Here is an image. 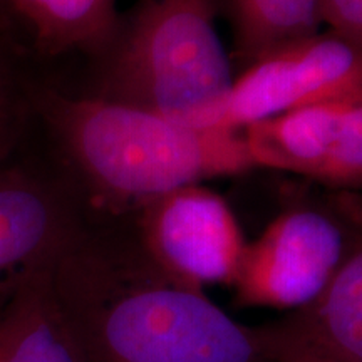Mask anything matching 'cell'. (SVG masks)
Wrapping results in <instances>:
<instances>
[{"instance_id": "16", "label": "cell", "mask_w": 362, "mask_h": 362, "mask_svg": "<svg viewBox=\"0 0 362 362\" xmlns=\"http://www.w3.org/2000/svg\"><path fill=\"white\" fill-rule=\"evenodd\" d=\"M7 12V7H6V0H0V17L4 16V13Z\"/></svg>"}, {"instance_id": "12", "label": "cell", "mask_w": 362, "mask_h": 362, "mask_svg": "<svg viewBox=\"0 0 362 362\" xmlns=\"http://www.w3.org/2000/svg\"><path fill=\"white\" fill-rule=\"evenodd\" d=\"M243 71L280 45L319 33V0H221Z\"/></svg>"}, {"instance_id": "1", "label": "cell", "mask_w": 362, "mask_h": 362, "mask_svg": "<svg viewBox=\"0 0 362 362\" xmlns=\"http://www.w3.org/2000/svg\"><path fill=\"white\" fill-rule=\"evenodd\" d=\"M52 285L90 362H296L275 322L240 324L168 277L133 226L86 223Z\"/></svg>"}, {"instance_id": "11", "label": "cell", "mask_w": 362, "mask_h": 362, "mask_svg": "<svg viewBox=\"0 0 362 362\" xmlns=\"http://www.w3.org/2000/svg\"><path fill=\"white\" fill-rule=\"evenodd\" d=\"M117 0H6L45 56L83 52L96 57L115 35Z\"/></svg>"}, {"instance_id": "8", "label": "cell", "mask_w": 362, "mask_h": 362, "mask_svg": "<svg viewBox=\"0 0 362 362\" xmlns=\"http://www.w3.org/2000/svg\"><path fill=\"white\" fill-rule=\"evenodd\" d=\"M275 325L296 362H362V242L314 304Z\"/></svg>"}, {"instance_id": "4", "label": "cell", "mask_w": 362, "mask_h": 362, "mask_svg": "<svg viewBox=\"0 0 362 362\" xmlns=\"http://www.w3.org/2000/svg\"><path fill=\"white\" fill-rule=\"evenodd\" d=\"M362 242V197L284 210L247 242L232 287L242 307L298 310L314 304Z\"/></svg>"}, {"instance_id": "3", "label": "cell", "mask_w": 362, "mask_h": 362, "mask_svg": "<svg viewBox=\"0 0 362 362\" xmlns=\"http://www.w3.org/2000/svg\"><path fill=\"white\" fill-rule=\"evenodd\" d=\"M221 0H136L94 59L86 96L124 103L194 128H225L233 62L216 16Z\"/></svg>"}, {"instance_id": "10", "label": "cell", "mask_w": 362, "mask_h": 362, "mask_svg": "<svg viewBox=\"0 0 362 362\" xmlns=\"http://www.w3.org/2000/svg\"><path fill=\"white\" fill-rule=\"evenodd\" d=\"M354 103L312 104L242 128L255 166L314 180L329 155L344 112Z\"/></svg>"}, {"instance_id": "6", "label": "cell", "mask_w": 362, "mask_h": 362, "mask_svg": "<svg viewBox=\"0 0 362 362\" xmlns=\"http://www.w3.org/2000/svg\"><path fill=\"white\" fill-rule=\"evenodd\" d=\"M361 99L362 49L325 30L280 45L240 71L223 126L242 129L297 107Z\"/></svg>"}, {"instance_id": "14", "label": "cell", "mask_w": 362, "mask_h": 362, "mask_svg": "<svg viewBox=\"0 0 362 362\" xmlns=\"http://www.w3.org/2000/svg\"><path fill=\"white\" fill-rule=\"evenodd\" d=\"M34 111V86L0 49V166L12 160Z\"/></svg>"}, {"instance_id": "2", "label": "cell", "mask_w": 362, "mask_h": 362, "mask_svg": "<svg viewBox=\"0 0 362 362\" xmlns=\"http://www.w3.org/2000/svg\"><path fill=\"white\" fill-rule=\"evenodd\" d=\"M61 158L84 202L134 211L161 194L257 170L242 129L194 128L158 112L34 86Z\"/></svg>"}, {"instance_id": "5", "label": "cell", "mask_w": 362, "mask_h": 362, "mask_svg": "<svg viewBox=\"0 0 362 362\" xmlns=\"http://www.w3.org/2000/svg\"><path fill=\"white\" fill-rule=\"evenodd\" d=\"M133 214L139 245L168 277L198 291L232 287L247 242L221 194L188 185L153 198Z\"/></svg>"}, {"instance_id": "13", "label": "cell", "mask_w": 362, "mask_h": 362, "mask_svg": "<svg viewBox=\"0 0 362 362\" xmlns=\"http://www.w3.org/2000/svg\"><path fill=\"white\" fill-rule=\"evenodd\" d=\"M315 181L336 192H362V99L347 107Z\"/></svg>"}, {"instance_id": "15", "label": "cell", "mask_w": 362, "mask_h": 362, "mask_svg": "<svg viewBox=\"0 0 362 362\" xmlns=\"http://www.w3.org/2000/svg\"><path fill=\"white\" fill-rule=\"evenodd\" d=\"M320 24L362 49V0H319Z\"/></svg>"}, {"instance_id": "9", "label": "cell", "mask_w": 362, "mask_h": 362, "mask_svg": "<svg viewBox=\"0 0 362 362\" xmlns=\"http://www.w3.org/2000/svg\"><path fill=\"white\" fill-rule=\"evenodd\" d=\"M52 267L21 279L0 310V362H90L54 291Z\"/></svg>"}, {"instance_id": "7", "label": "cell", "mask_w": 362, "mask_h": 362, "mask_svg": "<svg viewBox=\"0 0 362 362\" xmlns=\"http://www.w3.org/2000/svg\"><path fill=\"white\" fill-rule=\"evenodd\" d=\"M86 202L61 176L0 166V277L49 269L88 223Z\"/></svg>"}]
</instances>
